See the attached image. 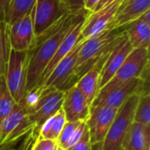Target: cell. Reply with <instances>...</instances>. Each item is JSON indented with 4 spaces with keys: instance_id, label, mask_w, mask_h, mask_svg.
I'll use <instances>...</instances> for the list:
<instances>
[{
    "instance_id": "obj_23",
    "label": "cell",
    "mask_w": 150,
    "mask_h": 150,
    "mask_svg": "<svg viewBox=\"0 0 150 150\" xmlns=\"http://www.w3.org/2000/svg\"><path fill=\"white\" fill-rule=\"evenodd\" d=\"M9 40V25L0 21V76H4L11 53Z\"/></svg>"
},
{
    "instance_id": "obj_15",
    "label": "cell",
    "mask_w": 150,
    "mask_h": 150,
    "mask_svg": "<svg viewBox=\"0 0 150 150\" xmlns=\"http://www.w3.org/2000/svg\"><path fill=\"white\" fill-rule=\"evenodd\" d=\"M150 9V0H122L109 29L123 28Z\"/></svg>"
},
{
    "instance_id": "obj_18",
    "label": "cell",
    "mask_w": 150,
    "mask_h": 150,
    "mask_svg": "<svg viewBox=\"0 0 150 150\" xmlns=\"http://www.w3.org/2000/svg\"><path fill=\"white\" fill-rule=\"evenodd\" d=\"M122 150H150V127L133 122L123 141Z\"/></svg>"
},
{
    "instance_id": "obj_28",
    "label": "cell",
    "mask_w": 150,
    "mask_h": 150,
    "mask_svg": "<svg viewBox=\"0 0 150 150\" xmlns=\"http://www.w3.org/2000/svg\"><path fill=\"white\" fill-rule=\"evenodd\" d=\"M68 150H92V145L91 142L90 134H89V130L87 127L81 140L77 143H76L72 148H70Z\"/></svg>"
},
{
    "instance_id": "obj_19",
    "label": "cell",
    "mask_w": 150,
    "mask_h": 150,
    "mask_svg": "<svg viewBox=\"0 0 150 150\" xmlns=\"http://www.w3.org/2000/svg\"><path fill=\"white\" fill-rule=\"evenodd\" d=\"M124 30L133 48L149 49L150 24L140 17L127 25Z\"/></svg>"
},
{
    "instance_id": "obj_12",
    "label": "cell",
    "mask_w": 150,
    "mask_h": 150,
    "mask_svg": "<svg viewBox=\"0 0 150 150\" xmlns=\"http://www.w3.org/2000/svg\"><path fill=\"white\" fill-rule=\"evenodd\" d=\"M140 83L141 78H133L112 89L100 91L92 105H104L120 109L132 95L137 94Z\"/></svg>"
},
{
    "instance_id": "obj_1",
    "label": "cell",
    "mask_w": 150,
    "mask_h": 150,
    "mask_svg": "<svg viewBox=\"0 0 150 150\" xmlns=\"http://www.w3.org/2000/svg\"><path fill=\"white\" fill-rule=\"evenodd\" d=\"M88 11L79 13H66L58 21L36 36L28 52V64L25 93L36 87L39 80L47 68L60 44L69 31L83 21Z\"/></svg>"
},
{
    "instance_id": "obj_9",
    "label": "cell",
    "mask_w": 150,
    "mask_h": 150,
    "mask_svg": "<svg viewBox=\"0 0 150 150\" xmlns=\"http://www.w3.org/2000/svg\"><path fill=\"white\" fill-rule=\"evenodd\" d=\"M66 13L60 0H36L33 8V29L35 37L41 34Z\"/></svg>"
},
{
    "instance_id": "obj_2",
    "label": "cell",
    "mask_w": 150,
    "mask_h": 150,
    "mask_svg": "<svg viewBox=\"0 0 150 150\" xmlns=\"http://www.w3.org/2000/svg\"><path fill=\"white\" fill-rule=\"evenodd\" d=\"M125 36L124 27L106 29L82 42L75 68L76 82L98 61L109 54Z\"/></svg>"
},
{
    "instance_id": "obj_11",
    "label": "cell",
    "mask_w": 150,
    "mask_h": 150,
    "mask_svg": "<svg viewBox=\"0 0 150 150\" xmlns=\"http://www.w3.org/2000/svg\"><path fill=\"white\" fill-rule=\"evenodd\" d=\"M34 39L35 34L33 29V9L30 13L9 25V40L11 48L14 51L26 52L30 49Z\"/></svg>"
},
{
    "instance_id": "obj_5",
    "label": "cell",
    "mask_w": 150,
    "mask_h": 150,
    "mask_svg": "<svg viewBox=\"0 0 150 150\" xmlns=\"http://www.w3.org/2000/svg\"><path fill=\"white\" fill-rule=\"evenodd\" d=\"M149 71V49L134 48L114 76L100 91L112 89L133 78H141Z\"/></svg>"
},
{
    "instance_id": "obj_35",
    "label": "cell",
    "mask_w": 150,
    "mask_h": 150,
    "mask_svg": "<svg viewBox=\"0 0 150 150\" xmlns=\"http://www.w3.org/2000/svg\"><path fill=\"white\" fill-rule=\"evenodd\" d=\"M0 147H1V146H0Z\"/></svg>"
},
{
    "instance_id": "obj_3",
    "label": "cell",
    "mask_w": 150,
    "mask_h": 150,
    "mask_svg": "<svg viewBox=\"0 0 150 150\" xmlns=\"http://www.w3.org/2000/svg\"><path fill=\"white\" fill-rule=\"evenodd\" d=\"M140 96L132 95L119 109L112 126L100 146L101 150H122L123 141L134 122Z\"/></svg>"
},
{
    "instance_id": "obj_4",
    "label": "cell",
    "mask_w": 150,
    "mask_h": 150,
    "mask_svg": "<svg viewBox=\"0 0 150 150\" xmlns=\"http://www.w3.org/2000/svg\"><path fill=\"white\" fill-rule=\"evenodd\" d=\"M28 52L11 50L4 75L6 85L17 104L20 103L25 94Z\"/></svg>"
},
{
    "instance_id": "obj_21",
    "label": "cell",
    "mask_w": 150,
    "mask_h": 150,
    "mask_svg": "<svg viewBox=\"0 0 150 150\" xmlns=\"http://www.w3.org/2000/svg\"><path fill=\"white\" fill-rule=\"evenodd\" d=\"M36 0H11L8 6L5 23L8 25H11L30 13L33 9Z\"/></svg>"
},
{
    "instance_id": "obj_13",
    "label": "cell",
    "mask_w": 150,
    "mask_h": 150,
    "mask_svg": "<svg viewBox=\"0 0 150 150\" xmlns=\"http://www.w3.org/2000/svg\"><path fill=\"white\" fill-rule=\"evenodd\" d=\"M62 109L64 112L67 122H76L88 120L91 106L81 91L73 85L64 92Z\"/></svg>"
},
{
    "instance_id": "obj_6",
    "label": "cell",
    "mask_w": 150,
    "mask_h": 150,
    "mask_svg": "<svg viewBox=\"0 0 150 150\" xmlns=\"http://www.w3.org/2000/svg\"><path fill=\"white\" fill-rule=\"evenodd\" d=\"M81 45L82 43L77 42L70 52L59 62L43 83L42 85L45 88L65 91L76 83L75 77V68Z\"/></svg>"
},
{
    "instance_id": "obj_29",
    "label": "cell",
    "mask_w": 150,
    "mask_h": 150,
    "mask_svg": "<svg viewBox=\"0 0 150 150\" xmlns=\"http://www.w3.org/2000/svg\"><path fill=\"white\" fill-rule=\"evenodd\" d=\"M11 0H0V21L4 22L6 21L7 17V11L8 6Z\"/></svg>"
},
{
    "instance_id": "obj_26",
    "label": "cell",
    "mask_w": 150,
    "mask_h": 150,
    "mask_svg": "<svg viewBox=\"0 0 150 150\" xmlns=\"http://www.w3.org/2000/svg\"><path fill=\"white\" fill-rule=\"evenodd\" d=\"M57 148V141L50 139H40L37 137L31 150H56Z\"/></svg>"
},
{
    "instance_id": "obj_17",
    "label": "cell",
    "mask_w": 150,
    "mask_h": 150,
    "mask_svg": "<svg viewBox=\"0 0 150 150\" xmlns=\"http://www.w3.org/2000/svg\"><path fill=\"white\" fill-rule=\"evenodd\" d=\"M84 20V19H83ZM83 21H81L80 23H78L75 27H73L69 33L67 34V36L63 39V40L62 41V43L60 44L57 51L55 52L54 55L53 56L52 60L50 61V62L48 63V65L47 66V68L44 69L37 86H40L43 84V83L45 82V80L48 77V76L51 74V72L53 71V69H54V67L59 63V62L64 57L66 56L70 50L77 44V40H78V37L80 35L81 33V28H82V25H83Z\"/></svg>"
},
{
    "instance_id": "obj_32",
    "label": "cell",
    "mask_w": 150,
    "mask_h": 150,
    "mask_svg": "<svg viewBox=\"0 0 150 150\" xmlns=\"http://www.w3.org/2000/svg\"><path fill=\"white\" fill-rule=\"evenodd\" d=\"M17 142H6L4 145H2L0 147V150H11L13 149V146L16 144Z\"/></svg>"
},
{
    "instance_id": "obj_8",
    "label": "cell",
    "mask_w": 150,
    "mask_h": 150,
    "mask_svg": "<svg viewBox=\"0 0 150 150\" xmlns=\"http://www.w3.org/2000/svg\"><path fill=\"white\" fill-rule=\"evenodd\" d=\"M119 109L104 105H92L86 120L92 147L103 143Z\"/></svg>"
},
{
    "instance_id": "obj_30",
    "label": "cell",
    "mask_w": 150,
    "mask_h": 150,
    "mask_svg": "<svg viewBox=\"0 0 150 150\" xmlns=\"http://www.w3.org/2000/svg\"><path fill=\"white\" fill-rule=\"evenodd\" d=\"M98 1L99 0H85L84 10H86L87 11H93Z\"/></svg>"
},
{
    "instance_id": "obj_22",
    "label": "cell",
    "mask_w": 150,
    "mask_h": 150,
    "mask_svg": "<svg viewBox=\"0 0 150 150\" xmlns=\"http://www.w3.org/2000/svg\"><path fill=\"white\" fill-rule=\"evenodd\" d=\"M17 105L8 90L4 76H0V123L12 112Z\"/></svg>"
},
{
    "instance_id": "obj_27",
    "label": "cell",
    "mask_w": 150,
    "mask_h": 150,
    "mask_svg": "<svg viewBox=\"0 0 150 150\" xmlns=\"http://www.w3.org/2000/svg\"><path fill=\"white\" fill-rule=\"evenodd\" d=\"M69 13H79L84 11L85 0H60Z\"/></svg>"
},
{
    "instance_id": "obj_31",
    "label": "cell",
    "mask_w": 150,
    "mask_h": 150,
    "mask_svg": "<svg viewBox=\"0 0 150 150\" xmlns=\"http://www.w3.org/2000/svg\"><path fill=\"white\" fill-rule=\"evenodd\" d=\"M113 1H115V0H99L98 3V4L96 5V7H95V9H94V11H98V10H99V9L105 7V5L111 4V3L113 2Z\"/></svg>"
},
{
    "instance_id": "obj_20",
    "label": "cell",
    "mask_w": 150,
    "mask_h": 150,
    "mask_svg": "<svg viewBox=\"0 0 150 150\" xmlns=\"http://www.w3.org/2000/svg\"><path fill=\"white\" fill-rule=\"evenodd\" d=\"M86 127V121L67 122L57 139L58 146L65 150L72 148L81 140Z\"/></svg>"
},
{
    "instance_id": "obj_16",
    "label": "cell",
    "mask_w": 150,
    "mask_h": 150,
    "mask_svg": "<svg viewBox=\"0 0 150 150\" xmlns=\"http://www.w3.org/2000/svg\"><path fill=\"white\" fill-rule=\"evenodd\" d=\"M112 52V51H111ZM109 54L98 61L91 69H90L84 75H83L78 81L74 84L76 85L84 96L87 103L91 106L94 99L96 98L98 92V84L100 79V72L102 67L107 59Z\"/></svg>"
},
{
    "instance_id": "obj_14",
    "label": "cell",
    "mask_w": 150,
    "mask_h": 150,
    "mask_svg": "<svg viewBox=\"0 0 150 150\" xmlns=\"http://www.w3.org/2000/svg\"><path fill=\"white\" fill-rule=\"evenodd\" d=\"M133 49L134 48L126 35L112 50L107 59L105 60L100 72L98 91L114 76V75L117 73V71Z\"/></svg>"
},
{
    "instance_id": "obj_34",
    "label": "cell",
    "mask_w": 150,
    "mask_h": 150,
    "mask_svg": "<svg viewBox=\"0 0 150 150\" xmlns=\"http://www.w3.org/2000/svg\"><path fill=\"white\" fill-rule=\"evenodd\" d=\"M11 150H17V149H11Z\"/></svg>"
},
{
    "instance_id": "obj_33",
    "label": "cell",
    "mask_w": 150,
    "mask_h": 150,
    "mask_svg": "<svg viewBox=\"0 0 150 150\" xmlns=\"http://www.w3.org/2000/svg\"><path fill=\"white\" fill-rule=\"evenodd\" d=\"M56 150H65V149H62L61 147H59V146H58V148H57V149Z\"/></svg>"
},
{
    "instance_id": "obj_10",
    "label": "cell",
    "mask_w": 150,
    "mask_h": 150,
    "mask_svg": "<svg viewBox=\"0 0 150 150\" xmlns=\"http://www.w3.org/2000/svg\"><path fill=\"white\" fill-rule=\"evenodd\" d=\"M64 92L63 91L48 89V91L41 98L33 112L27 115L28 120L33 127V135L38 133L41 125L47 119L54 116L62 108Z\"/></svg>"
},
{
    "instance_id": "obj_24",
    "label": "cell",
    "mask_w": 150,
    "mask_h": 150,
    "mask_svg": "<svg viewBox=\"0 0 150 150\" xmlns=\"http://www.w3.org/2000/svg\"><path fill=\"white\" fill-rule=\"evenodd\" d=\"M134 122L150 127V94L140 96L134 112Z\"/></svg>"
},
{
    "instance_id": "obj_25",
    "label": "cell",
    "mask_w": 150,
    "mask_h": 150,
    "mask_svg": "<svg viewBox=\"0 0 150 150\" xmlns=\"http://www.w3.org/2000/svg\"><path fill=\"white\" fill-rule=\"evenodd\" d=\"M67 123V120L64 114L63 110L61 108L54 115V121L51 127V130L49 132V134L47 136V139L50 140H55L57 141L61 132L62 131L65 124Z\"/></svg>"
},
{
    "instance_id": "obj_7",
    "label": "cell",
    "mask_w": 150,
    "mask_h": 150,
    "mask_svg": "<svg viewBox=\"0 0 150 150\" xmlns=\"http://www.w3.org/2000/svg\"><path fill=\"white\" fill-rule=\"evenodd\" d=\"M121 2L122 0H115L98 11H88L83 22L77 42L82 43L101 32L109 29V25L113 20Z\"/></svg>"
}]
</instances>
